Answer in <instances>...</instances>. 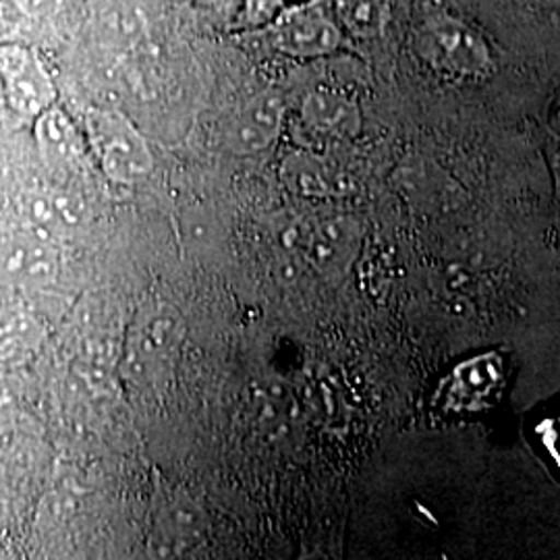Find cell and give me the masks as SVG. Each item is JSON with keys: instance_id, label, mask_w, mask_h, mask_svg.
<instances>
[{"instance_id": "cell-1", "label": "cell", "mask_w": 560, "mask_h": 560, "mask_svg": "<svg viewBox=\"0 0 560 560\" xmlns=\"http://www.w3.org/2000/svg\"><path fill=\"white\" fill-rule=\"evenodd\" d=\"M88 143L102 171L117 183H138L150 175L154 159L140 131L119 113L92 110L85 120Z\"/></svg>"}, {"instance_id": "cell-2", "label": "cell", "mask_w": 560, "mask_h": 560, "mask_svg": "<svg viewBox=\"0 0 560 560\" xmlns=\"http://www.w3.org/2000/svg\"><path fill=\"white\" fill-rule=\"evenodd\" d=\"M180 335L183 322L173 307H145L131 324L120 351L127 378L140 384L154 381L175 355Z\"/></svg>"}, {"instance_id": "cell-3", "label": "cell", "mask_w": 560, "mask_h": 560, "mask_svg": "<svg viewBox=\"0 0 560 560\" xmlns=\"http://www.w3.org/2000/svg\"><path fill=\"white\" fill-rule=\"evenodd\" d=\"M59 275V247L52 233L27 224L0 237V280L40 287Z\"/></svg>"}, {"instance_id": "cell-4", "label": "cell", "mask_w": 560, "mask_h": 560, "mask_svg": "<svg viewBox=\"0 0 560 560\" xmlns=\"http://www.w3.org/2000/svg\"><path fill=\"white\" fill-rule=\"evenodd\" d=\"M0 83L4 102L21 115L36 119L55 106V85L36 52L21 46L0 48Z\"/></svg>"}, {"instance_id": "cell-5", "label": "cell", "mask_w": 560, "mask_h": 560, "mask_svg": "<svg viewBox=\"0 0 560 560\" xmlns=\"http://www.w3.org/2000/svg\"><path fill=\"white\" fill-rule=\"evenodd\" d=\"M425 50L432 60L459 73H481L490 65L488 48L480 36L455 20L432 23L425 34Z\"/></svg>"}, {"instance_id": "cell-6", "label": "cell", "mask_w": 560, "mask_h": 560, "mask_svg": "<svg viewBox=\"0 0 560 560\" xmlns=\"http://www.w3.org/2000/svg\"><path fill=\"white\" fill-rule=\"evenodd\" d=\"M279 46L289 55L314 57L332 52L340 46L339 27L322 9H298L282 18L277 27Z\"/></svg>"}, {"instance_id": "cell-7", "label": "cell", "mask_w": 560, "mask_h": 560, "mask_svg": "<svg viewBox=\"0 0 560 560\" xmlns=\"http://www.w3.org/2000/svg\"><path fill=\"white\" fill-rule=\"evenodd\" d=\"M36 141L42 159L48 166L75 171L88 161V138L81 136L75 122L57 106H50L40 117H36Z\"/></svg>"}, {"instance_id": "cell-8", "label": "cell", "mask_w": 560, "mask_h": 560, "mask_svg": "<svg viewBox=\"0 0 560 560\" xmlns=\"http://www.w3.org/2000/svg\"><path fill=\"white\" fill-rule=\"evenodd\" d=\"M282 125V101L261 94L249 102L231 127V145L241 154H254L268 148L279 136Z\"/></svg>"}, {"instance_id": "cell-9", "label": "cell", "mask_w": 560, "mask_h": 560, "mask_svg": "<svg viewBox=\"0 0 560 560\" xmlns=\"http://www.w3.org/2000/svg\"><path fill=\"white\" fill-rule=\"evenodd\" d=\"M358 243V233L351 231V222H324L316 233H310V256L322 270L345 268Z\"/></svg>"}, {"instance_id": "cell-10", "label": "cell", "mask_w": 560, "mask_h": 560, "mask_svg": "<svg viewBox=\"0 0 560 560\" xmlns=\"http://www.w3.org/2000/svg\"><path fill=\"white\" fill-rule=\"evenodd\" d=\"M23 212H25L27 224H34L52 235L60 229L73 226L81 221L78 201L65 194H52V191L32 194L27 200L23 201Z\"/></svg>"}, {"instance_id": "cell-11", "label": "cell", "mask_w": 560, "mask_h": 560, "mask_svg": "<svg viewBox=\"0 0 560 560\" xmlns=\"http://www.w3.org/2000/svg\"><path fill=\"white\" fill-rule=\"evenodd\" d=\"M303 117L318 131L328 133H351L360 117L351 102L335 94H314L303 106Z\"/></svg>"}, {"instance_id": "cell-12", "label": "cell", "mask_w": 560, "mask_h": 560, "mask_svg": "<svg viewBox=\"0 0 560 560\" xmlns=\"http://www.w3.org/2000/svg\"><path fill=\"white\" fill-rule=\"evenodd\" d=\"M36 339L38 330L30 316L21 312L0 314V360L25 355L27 351H32Z\"/></svg>"}, {"instance_id": "cell-13", "label": "cell", "mask_w": 560, "mask_h": 560, "mask_svg": "<svg viewBox=\"0 0 560 560\" xmlns=\"http://www.w3.org/2000/svg\"><path fill=\"white\" fill-rule=\"evenodd\" d=\"M339 13L358 34H368L378 25V9L374 0H339Z\"/></svg>"}, {"instance_id": "cell-14", "label": "cell", "mask_w": 560, "mask_h": 560, "mask_svg": "<svg viewBox=\"0 0 560 560\" xmlns=\"http://www.w3.org/2000/svg\"><path fill=\"white\" fill-rule=\"evenodd\" d=\"M279 7V0H247V18L252 23H261L275 18Z\"/></svg>"}, {"instance_id": "cell-15", "label": "cell", "mask_w": 560, "mask_h": 560, "mask_svg": "<svg viewBox=\"0 0 560 560\" xmlns=\"http://www.w3.org/2000/svg\"><path fill=\"white\" fill-rule=\"evenodd\" d=\"M548 131H550V140H552V148L557 154L560 173V92L555 96V101L550 104V110H548Z\"/></svg>"}, {"instance_id": "cell-16", "label": "cell", "mask_w": 560, "mask_h": 560, "mask_svg": "<svg viewBox=\"0 0 560 560\" xmlns=\"http://www.w3.org/2000/svg\"><path fill=\"white\" fill-rule=\"evenodd\" d=\"M21 13L30 18H40L50 7H55L59 0H13Z\"/></svg>"}, {"instance_id": "cell-17", "label": "cell", "mask_w": 560, "mask_h": 560, "mask_svg": "<svg viewBox=\"0 0 560 560\" xmlns=\"http://www.w3.org/2000/svg\"><path fill=\"white\" fill-rule=\"evenodd\" d=\"M206 2H208L210 7H214V9H219V11L226 9V7L231 4V0H206Z\"/></svg>"}, {"instance_id": "cell-18", "label": "cell", "mask_w": 560, "mask_h": 560, "mask_svg": "<svg viewBox=\"0 0 560 560\" xmlns=\"http://www.w3.org/2000/svg\"><path fill=\"white\" fill-rule=\"evenodd\" d=\"M4 102V92H2V83H0V104Z\"/></svg>"}]
</instances>
